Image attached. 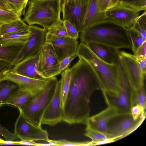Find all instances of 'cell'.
<instances>
[{"instance_id": "27", "label": "cell", "mask_w": 146, "mask_h": 146, "mask_svg": "<svg viewBox=\"0 0 146 146\" xmlns=\"http://www.w3.org/2000/svg\"><path fill=\"white\" fill-rule=\"evenodd\" d=\"M84 135L92 140L91 144L110 141L106 135L100 131L86 125Z\"/></svg>"}, {"instance_id": "35", "label": "cell", "mask_w": 146, "mask_h": 146, "mask_svg": "<svg viewBox=\"0 0 146 146\" xmlns=\"http://www.w3.org/2000/svg\"><path fill=\"white\" fill-rule=\"evenodd\" d=\"M20 18L15 12L0 8V23L10 22Z\"/></svg>"}, {"instance_id": "25", "label": "cell", "mask_w": 146, "mask_h": 146, "mask_svg": "<svg viewBox=\"0 0 146 146\" xmlns=\"http://www.w3.org/2000/svg\"><path fill=\"white\" fill-rule=\"evenodd\" d=\"M23 45L5 46L0 45V61L11 64L16 58Z\"/></svg>"}, {"instance_id": "19", "label": "cell", "mask_w": 146, "mask_h": 146, "mask_svg": "<svg viewBox=\"0 0 146 146\" xmlns=\"http://www.w3.org/2000/svg\"><path fill=\"white\" fill-rule=\"evenodd\" d=\"M85 44L101 59L109 64H115L118 58L119 49L97 42Z\"/></svg>"}, {"instance_id": "38", "label": "cell", "mask_w": 146, "mask_h": 146, "mask_svg": "<svg viewBox=\"0 0 146 146\" xmlns=\"http://www.w3.org/2000/svg\"><path fill=\"white\" fill-rule=\"evenodd\" d=\"M77 56V54H75L67 57L59 62V70L60 73L68 67L71 62Z\"/></svg>"}, {"instance_id": "29", "label": "cell", "mask_w": 146, "mask_h": 146, "mask_svg": "<svg viewBox=\"0 0 146 146\" xmlns=\"http://www.w3.org/2000/svg\"><path fill=\"white\" fill-rule=\"evenodd\" d=\"M146 96L144 86L137 90H133L132 93L131 102L132 106L139 105L143 111L146 108Z\"/></svg>"}, {"instance_id": "48", "label": "cell", "mask_w": 146, "mask_h": 146, "mask_svg": "<svg viewBox=\"0 0 146 146\" xmlns=\"http://www.w3.org/2000/svg\"><path fill=\"white\" fill-rule=\"evenodd\" d=\"M6 70L0 72V82L3 80H5V71Z\"/></svg>"}, {"instance_id": "47", "label": "cell", "mask_w": 146, "mask_h": 146, "mask_svg": "<svg viewBox=\"0 0 146 146\" xmlns=\"http://www.w3.org/2000/svg\"><path fill=\"white\" fill-rule=\"evenodd\" d=\"M119 1V0H110L107 9L117 5L118 4Z\"/></svg>"}, {"instance_id": "44", "label": "cell", "mask_w": 146, "mask_h": 146, "mask_svg": "<svg viewBox=\"0 0 146 146\" xmlns=\"http://www.w3.org/2000/svg\"><path fill=\"white\" fill-rule=\"evenodd\" d=\"M9 64L0 61V72L10 69Z\"/></svg>"}, {"instance_id": "30", "label": "cell", "mask_w": 146, "mask_h": 146, "mask_svg": "<svg viewBox=\"0 0 146 146\" xmlns=\"http://www.w3.org/2000/svg\"><path fill=\"white\" fill-rule=\"evenodd\" d=\"M131 43V49L133 55H135L139 47L145 40L141 35L133 28L129 29Z\"/></svg>"}, {"instance_id": "50", "label": "cell", "mask_w": 146, "mask_h": 146, "mask_svg": "<svg viewBox=\"0 0 146 146\" xmlns=\"http://www.w3.org/2000/svg\"><path fill=\"white\" fill-rule=\"evenodd\" d=\"M3 140L0 139V144Z\"/></svg>"}, {"instance_id": "9", "label": "cell", "mask_w": 146, "mask_h": 146, "mask_svg": "<svg viewBox=\"0 0 146 146\" xmlns=\"http://www.w3.org/2000/svg\"><path fill=\"white\" fill-rule=\"evenodd\" d=\"M36 70L40 75L46 79L60 74L59 62L52 45L50 43L45 42L39 52Z\"/></svg>"}, {"instance_id": "40", "label": "cell", "mask_w": 146, "mask_h": 146, "mask_svg": "<svg viewBox=\"0 0 146 146\" xmlns=\"http://www.w3.org/2000/svg\"><path fill=\"white\" fill-rule=\"evenodd\" d=\"M136 61L142 73L145 76L146 73V58L142 56H134Z\"/></svg>"}, {"instance_id": "36", "label": "cell", "mask_w": 146, "mask_h": 146, "mask_svg": "<svg viewBox=\"0 0 146 146\" xmlns=\"http://www.w3.org/2000/svg\"><path fill=\"white\" fill-rule=\"evenodd\" d=\"M63 21L68 36L77 39L79 38V33L75 27L68 21Z\"/></svg>"}, {"instance_id": "3", "label": "cell", "mask_w": 146, "mask_h": 146, "mask_svg": "<svg viewBox=\"0 0 146 146\" xmlns=\"http://www.w3.org/2000/svg\"><path fill=\"white\" fill-rule=\"evenodd\" d=\"M90 65L95 73L103 94L112 97L119 95L121 88L115 64L106 63L98 57L85 43L80 42L77 52Z\"/></svg>"}, {"instance_id": "32", "label": "cell", "mask_w": 146, "mask_h": 146, "mask_svg": "<svg viewBox=\"0 0 146 146\" xmlns=\"http://www.w3.org/2000/svg\"><path fill=\"white\" fill-rule=\"evenodd\" d=\"M146 40V11L140 15L137 19L133 27Z\"/></svg>"}, {"instance_id": "18", "label": "cell", "mask_w": 146, "mask_h": 146, "mask_svg": "<svg viewBox=\"0 0 146 146\" xmlns=\"http://www.w3.org/2000/svg\"><path fill=\"white\" fill-rule=\"evenodd\" d=\"M39 52L35 56L28 58L15 65L10 71L15 73L29 78L41 80H47L37 72L36 67Z\"/></svg>"}, {"instance_id": "39", "label": "cell", "mask_w": 146, "mask_h": 146, "mask_svg": "<svg viewBox=\"0 0 146 146\" xmlns=\"http://www.w3.org/2000/svg\"><path fill=\"white\" fill-rule=\"evenodd\" d=\"M145 113V111H143L139 105L133 106L131 108V113L135 120L138 119Z\"/></svg>"}, {"instance_id": "6", "label": "cell", "mask_w": 146, "mask_h": 146, "mask_svg": "<svg viewBox=\"0 0 146 146\" xmlns=\"http://www.w3.org/2000/svg\"><path fill=\"white\" fill-rule=\"evenodd\" d=\"M120 84V90L118 96L112 97L103 94L108 106L116 109L119 113H131L132 107L131 97L134 90L131 85L119 55L115 64Z\"/></svg>"}, {"instance_id": "14", "label": "cell", "mask_w": 146, "mask_h": 146, "mask_svg": "<svg viewBox=\"0 0 146 146\" xmlns=\"http://www.w3.org/2000/svg\"><path fill=\"white\" fill-rule=\"evenodd\" d=\"M119 54L133 89L137 90L144 86L145 76L139 69L134 55L119 50Z\"/></svg>"}, {"instance_id": "26", "label": "cell", "mask_w": 146, "mask_h": 146, "mask_svg": "<svg viewBox=\"0 0 146 146\" xmlns=\"http://www.w3.org/2000/svg\"><path fill=\"white\" fill-rule=\"evenodd\" d=\"M72 74L71 68H68L61 73L60 80L61 86V101L63 110L69 91Z\"/></svg>"}, {"instance_id": "13", "label": "cell", "mask_w": 146, "mask_h": 146, "mask_svg": "<svg viewBox=\"0 0 146 146\" xmlns=\"http://www.w3.org/2000/svg\"><path fill=\"white\" fill-rule=\"evenodd\" d=\"M106 19L110 20L125 29L132 28L139 16L140 12L119 4L105 11Z\"/></svg>"}, {"instance_id": "7", "label": "cell", "mask_w": 146, "mask_h": 146, "mask_svg": "<svg viewBox=\"0 0 146 146\" xmlns=\"http://www.w3.org/2000/svg\"><path fill=\"white\" fill-rule=\"evenodd\" d=\"M145 113L137 120L131 113H119L111 118L107 125L106 135L110 141L122 138L136 129L145 117Z\"/></svg>"}, {"instance_id": "33", "label": "cell", "mask_w": 146, "mask_h": 146, "mask_svg": "<svg viewBox=\"0 0 146 146\" xmlns=\"http://www.w3.org/2000/svg\"><path fill=\"white\" fill-rule=\"evenodd\" d=\"M47 31L49 33L57 36H68L62 19L48 28Z\"/></svg>"}, {"instance_id": "20", "label": "cell", "mask_w": 146, "mask_h": 146, "mask_svg": "<svg viewBox=\"0 0 146 146\" xmlns=\"http://www.w3.org/2000/svg\"><path fill=\"white\" fill-rule=\"evenodd\" d=\"M106 19L105 12H100L99 10L97 0H91L84 21L82 29Z\"/></svg>"}, {"instance_id": "1", "label": "cell", "mask_w": 146, "mask_h": 146, "mask_svg": "<svg viewBox=\"0 0 146 146\" xmlns=\"http://www.w3.org/2000/svg\"><path fill=\"white\" fill-rule=\"evenodd\" d=\"M78 57V61L70 68V86L63 110V121L69 125L85 124L90 116L91 96L95 91L100 90L90 65L82 57Z\"/></svg>"}, {"instance_id": "49", "label": "cell", "mask_w": 146, "mask_h": 146, "mask_svg": "<svg viewBox=\"0 0 146 146\" xmlns=\"http://www.w3.org/2000/svg\"><path fill=\"white\" fill-rule=\"evenodd\" d=\"M73 0H62V1L68 3H71L73 1Z\"/></svg>"}, {"instance_id": "16", "label": "cell", "mask_w": 146, "mask_h": 146, "mask_svg": "<svg viewBox=\"0 0 146 146\" xmlns=\"http://www.w3.org/2000/svg\"><path fill=\"white\" fill-rule=\"evenodd\" d=\"M5 80L11 82L17 85L19 88L30 91L35 94L44 90L51 78L47 80L32 78L22 76L7 70L5 72Z\"/></svg>"}, {"instance_id": "34", "label": "cell", "mask_w": 146, "mask_h": 146, "mask_svg": "<svg viewBox=\"0 0 146 146\" xmlns=\"http://www.w3.org/2000/svg\"><path fill=\"white\" fill-rule=\"evenodd\" d=\"M47 142L51 145L56 146H83L91 145L90 142H75L66 140H53L48 139Z\"/></svg>"}, {"instance_id": "15", "label": "cell", "mask_w": 146, "mask_h": 146, "mask_svg": "<svg viewBox=\"0 0 146 146\" xmlns=\"http://www.w3.org/2000/svg\"><path fill=\"white\" fill-rule=\"evenodd\" d=\"M63 121L61 86L60 80L57 81L53 96L44 113L41 124L52 126Z\"/></svg>"}, {"instance_id": "46", "label": "cell", "mask_w": 146, "mask_h": 146, "mask_svg": "<svg viewBox=\"0 0 146 146\" xmlns=\"http://www.w3.org/2000/svg\"><path fill=\"white\" fill-rule=\"evenodd\" d=\"M0 145H17L15 141H4L3 140Z\"/></svg>"}, {"instance_id": "31", "label": "cell", "mask_w": 146, "mask_h": 146, "mask_svg": "<svg viewBox=\"0 0 146 146\" xmlns=\"http://www.w3.org/2000/svg\"><path fill=\"white\" fill-rule=\"evenodd\" d=\"M118 4L139 12L146 9V0H119Z\"/></svg>"}, {"instance_id": "10", "label": "cell", "mask_w": 146, "mask_h": 146, "mask_svg": "<svg viewBox=\"0 0 146 146\" xmlns=\"http://www.w3.org/2000/svg\"><path fill=\"white\" fill-rule=\"evenodd\" d=\"M91 0H78L68 3L62 1V20L71 23L80 33L83 29L84 19Z\"/></svg>"}, {"instance_id": "42", "label": "cell", "mask_w": 146, "mask_h": 146, "mask_svg": "<svg viewBox=\"0 0 146 146\" xmlns=\"http://www.w3.org/2000/svg\"><path fill=\"white\" fill-rule=\"evenodd\" d=\"M136 56L146 57V40L145 41L137 51Z\"/></svg>"}, {"instance_id": "41", "label": "cell", "mask_w": 146, "mask_h": 146, "mask_svg": "<svg viewBox=\"0 0 146 146\" xmlns=\"http://www.w3.org/2000/svg\"><path fill=\"white\" fill-rule=\"evenodd\" d=\"M110 0H97L99 11L105 12L107 9Z\"/></svg>"}, {"instance_id": "37", "label": "cell", "mask_w": 146, "mask_h": 146, "mask_svg": "<svg viewBox=\"0 0 146 146\" xmlns=\"http://www.w3.org/2000/svg\"><path fill=\"white\" fill-rule=\"evenodd\" d=\"M0 135L7 141H14L17 138L14 133H12L6 128L0 125Z\"/></svg>"}, {"instance_id": "5", "label": "cell", "mask_w": 146, "mask_h": 146, "mask_svg": "<svg viewBox=\"0 0 146 146\" xmlns=\"http://www.w3.org/2000/svg\"><path fill=\"white\" fill-rule=\"evenodd\" d=\"M58 81L55 76L51 78L44 90L35 94L19 110L27 119L37 127H41L44 113L53 96Z\"/></svg>"}, {"instance_id": "8", "label": "cell", "mask_w": 146, "mask_h": 146, "mask_svg": "<svg viewBox=\"0 0 146 146\" xmlns=\"http://www.w3.org/2000/svg\"><path fill=\"white\" fill-rule=\"evenodd\" d=\"M30 34L28 40L22 46L13 62L11 69L20 62L38 54L45 42L47 30L34 25H29Z\"/></svg>"}, {"instance_id": "2", "label": "cell", "mask_w": 146, "mask_h": 146, "mask_svg": "<svg viewBox=\"0 0 146 146\" xmlns=\"http://www.w3.org/2000/svg\"><path fill=\"white\" fill-rule=\"evenodd\" d=\"M80 42L100 43L116 49H131L129 29L106 19L82 29Z\"/></svg>"}, {"instance_id": "11", "label": "cell", "mask_w": 146, "mask_h": 146, "mask_svg": "<svg viewBox=\"0 0 146 146\" xmlns=\"http://www.w3.org/2000/svg\"><path fill=\"white\" fill-rule=\"evenodd\" d=\"M14 133L21 141H46L49 139L46 130L35 125L20 112L15 123Z\"/></svg>"}, {"instance_id": "43", "label": "cell", "mask_w": 146, "mask_h": 146, "mask_svg": "<svg viewBox=\"0 0 146 146\" xmlns=\"http://www.w3.org/2000/svg\"><path fill=\"white\" fill-rule=\"evenodd\" d=\"M17 145H35L36 146V143L35 141H15Z\"/></svg>"}, {"instance_id": "24", "label": "cell", "mask_w": 146, "mask_h": 146, "mask_svg": "<svg viewBox=\"0 0 146 146\" xmlns=\"http://www.w3.org/2000/svg\"><path fill=\"white\" fill-rule=\"evenodd\" d=\"M18 88L15 83L5 80L0 82V107L6 105L7 101Z\"/></svg>"}, {"instance_id": "51", "label": "cell", "mask_w": 146, "mask_h": 146, "mask_svg": "<svg viewBox=\"0 0 146 146\" xmlns=\"http://www.w3.org/2000/svg\"><path fill=\"white\" fill-rule=\"evenodd\" d=\"M78 0H73V1H78Z\"/></svg>"}, {"instance_id": "23", "label": "cell", "mask_w": 146, "mask_h": 146, "mask_svg": "<svg viewBox=\"0 0 146 146\" xmlns=\"http://www.w3.org/2000/svg\"><path fill=\"white\" fill-rule=\"evenodd\" d=\"M29 25L21 18L10 22L0 23V36L28 30Z\"/></svg>"}, {"instance_id": "17", "label": "cell", "mask_w": 146, "mask_h": 146, "mask_svg": "<svg viewBox=\"0 0 146 146\" xmlns=\"http://www.w3.org/2000/svg\"><path fill=\"white\" fill-rule=\"evenodd\" d=\"M118 113L115 108L108 106L107 108L99 113L90 116L85 124L106 135L108 122L111 118Z\"/></svg>"}, {"instance_id": "12", "label": "cell", "mask_w": 146, "mask_h": 146, "mask_svg": "<svg viewBox=\"0 0 146 146\" xmlns=\"http://www.w3.org/2000/svg\"><path fill=\"white\" fill-rule=\"evenodd\" d=\"M45 42L52 45L59 62L66 57L77 54L79 45L77 39L57 36L47 32Z\"/></svg>"}, {"instance_id": "22", "label": "cell", "mask_w": 146, "mask_h": 146, "mask_svg": "<svg viewBox=\"0 0 146 146\" xmlns=\"http://www.w3.org/2000/svg\"><path fill=\"white\" fill-rule=\"evenodd\" d=\"M35 94L30 91L18 87L9 98L6 105L14 106L19 110Z\"/></svg>"}, {"instance_id": "28", "label": "cell", "mask_w": 146, "mask_h": 146, "mask_svg": "<svg viewBox=\"0 0 146 146\" xmlns=\"http://www.w3.org/2000/svg\"><path fill=\"white\" fill-rule=\"evenodd\" d=\"M10 10L20 17L24 15L29 0H5Z\"/></svg>"}, {"instance_id": "4", "label": "cell", "mask_w": 146, "mask_h": 146, "mask_svg": "<svg viewBox=\"0 0 146 146\" xmlns=\"http://www.w3.org/2000/svg\"><path fill=\"white\" fill-rule=\"evenodd\" d=\"M62 0H29L22 19L47 30L61 21Z\"/></svg>"}, {"instance_id": "21", "label": "cell", "mask_w": 146, "mask_h": 146, "mask_svg": "<svg viewBox=\"0 0 146 146\" xmlns=\"http://www.w3.org/2000/svg\"><path fill=\"white\" fill-rule=\"evenodd\" d=\"M30 34L29 29L26 31L0 36V45L12 46L23 45L28 40Z\"/></svg>"}, {"instance_id": "45", "label": "cell", "mask_w": 146, "mask_h": 146, "mask_svg": "<svg viewBox=\"0 0 146 146\" xmlns=\"http://www.w3.org/2000/svg\"><path fill=\"white\" fill-rule=\"evenodd\" d=\"M0 8L11 11L6 4L5 0H0Z\"/></svg>"}]
</instances>
